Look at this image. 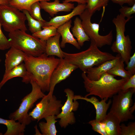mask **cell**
<instances>
[{
  "mask_svg": "<svg viewBox=\"0 0 135 135\" xmlns=\"http://www.w3.org/2000/svg\"><path fill=\"white\" fill-rule=\"evenodd\" d=\"M60 60L54 56L48 57L45 53L37 57L27 54L24 62L30 81H34L44 93L49 92L51 75Z\"/></svg>",
  "mask_w": 135,
  "mask_h": 135,
  "instance_id": "1",
  "label": "cell"
},
{
  "mask_svg": "<svg viewBox=\"0 0 135 135\" xmlns=\"http://www.w3.org/2000/svg\"><path fill=\"white\" fill-rule=\"evenodd\" d=\"M82 76L84 81V87L88 93L84 96L90 95L99 96L102 100L112 97L122 90V86L127 80L122 78L117 80L115 76L107 72L104 74L97 80H92L87 78L86 73L83 72Z\"/></svg>",
  "mask_w": 135,
  "mask_h": 135,
  "instance_id": "2",
  "label": "cell"
},
{
  "mask_svg": "<svg viewBox=\"0 0 135 135\" xmlns=\"http://www.w3.org/2000/svg\"><path fill=\"white\" fill-rule=\"evenodd\" d=\"M90 40L89 47L85 50L74 54L63 52L66 60L85 72L90 68L116 58V56L110 53L100 50L95 42Z\"/></svg>",
  "mask_w": 135,
  "mask_h": 135,
  "instance_id": "3",
  "label": "cell"
},
{
  "mask_svg": "<svg viewBox=\"0 0 135 135\" xmlns=\"http://www.w3.org/2000/svg\"><path fill=\"white\" fill-rule=\"evenodd\" d=\"M8 36L11 47L19 50L28 55L37 57L45 52L46 41L26 32L16 30L9 32Z\"/></svg>",
  "mask_w": 135,
  "mask_h": 135,
  "instance_id": "4",
  "label": "cell"
},
{
  "mask_svg": "<svg viewBox=\"0 0 135 135\" xmlns=\"http://www.w3.org/2000/svg\"><path fill=\"white\" fill-rule=\"evenodd\" d=\"M130 19L125 18L120 14L112 20L114 24L116 32V40L111 47L114 52L119 54L122 60L126 64L128 62L131 56L132 49V41L128 35L125 36V26Z\"/></svg>",
  "mask_w": 135,
  "mask_h": 135,
  "instance_id": "5",
  "label": "cell"
},
{
  "mask_svg": "<svg viewBox=\"0 0 135 135\" xmlns=\"http://www.w3.org/2000/svg\"><path fill=\"white\" fill-rule=\"evenodd\" d=\"M30 82L32 87L31 92L22 100L18 108L9 116L10 119L18 121L26 126L29 124L32 120L28 114L29 110L34 106L36 102L45 95L34 81L31 80Z\"/></svg>",
  "mask_w": 135,
  "mask_h": 135,
  "instance_id": "6",
  "label": "cell"
},
{
  "mask_svg": "<svg viewBox=\"0 0 135 135\" xmlns=\"http://www.w3.org/2000/svg\"><path fill=\"white\" fill-rule=\"evenodd\" d=\"M135 92L134 88L125 90H121L112 97L109 112L116 116L120 122L134 119L130 107L132 103V97Z\"/></svg>",
  "mask_w": 135,
  "mask_h": 135,
  "instance_id": "7",
  "label": "cell"
},
{
  "mask_svg": "<svg viewBox=\"0 0 135 135\" xmlns=\"http://www.w3.org/2000/svg\"><path fill=\"white\" fill-rule=\"evenodd\" d=\"M0 20L4 30L10 32L17 30L26 32L25 14L9 4L0 5Z\"/></svg>",
  "mask_w": 135,
  "mask_h": 135,
  "instance_id": "8",
  "label": "cell"
},
{
  "mask_svg": "<svg viewBox=\"0 0 135 135\" xmlns=\"http://www.w3.org/2000/svg\"><path fill=\"white\" fill-rule=\"evenodd\" d=\"M63 105L61 100H57L53 94L49 92L28 114L32 120L38 122L48 116L57 115Z\"/></svg>",
  "mask_w": 135,
  "mask_h": 135,
  "instance_id": "9",
  "label": "cell"
},
{
  "mask_svg": "<svg viewBox=\"0 0 135 135\" xmlns=\"http://www.w3.org/2000/svg\"><path fill=\"white\" fill-rule=\"evenodd\" d=\"M92 16L86 8L79 16L83 27L90 40L94 42L98 48L111 45L113 38L112 30H111L106 35H100L99 24L92 22L91 20Z\"/></svg>",
  "mask_w": 135,
  "mask_h": 135,
  "instance_id": "10",
  "label": "cell"
},
{
  "mask_svg": "<svg viewBox=\"0 0 135 135\" xmlns=\"http://www.w3.org/2000/svg\"><path fill=\"white\" fill-rule=\"evenodd\" d=\"M67 97L64 104L61 108L62 111L56 116V118L60 119L59 124L60 127L66 128L69 124H73L76 122V119L73 111L77 110L79 103L76 100H74V92L69 88L64 90Z\"/></svg>",
  "mask_w": 135,
  "mask_h": 135,
  "instance_id": "11",
  "label": "cell"
},
{
  "mask_svg": "<svg viewBox=\"0 0 135 135\" xmlns=\"http://www.w3.org/2000/svg\"><path fill=\"white\" fill-rule=\"evenodd\" d=\"M77 68V66L69 63L64 58H60L59 62L50 77L49 92L53 94L56 84L68 78Z\"/></svg>",
  "mask_w": 135,
  "mask_h": 135,
  "instance_id": "12",
  "label": "cell"
},
{
  "mask_svg": "<svg viewBox=\"0 0 135 135\" xmlns=\"http://www.w3.org/2000/svg\"><path fill=\"white\" fill-rule=\"evenodd\" d=\"M121 58L120 55L118 54L114 59L106 61L98 66L88 69L85 72L87 78L90 80H98L102 74L114 67Z\"/></svg>",
  "mask_w": 135,
  "mask_h": 135,
  "instance_id": "13",
  "label": "cell"
},
{
  "mask_svg": "<svg viewBox=\"0 0 135 135\" xmlns=\"http://www.w3.org/2000/svg\"><path fill=\"white\" fill-rule=\"evenodd\" d=\"M74 100H84L92 104L96 110V119L100 122L104 120L106 115L107 111L112 102L111 99L109 100L107 103L106 102L107 100L105 99H102L101 101H99L96 97L93 96L88 98L80 95H75Z\"/></svg>",
  "mask_w": 135,
  "mask_h": 135,
  "instance_id": "14",
  "label": "cell"
},
{
  "mask_svg": "<svg viewBox=\"0 0 135 135\" xmlns=\"http://www.w3.org/2000/svg\"><path fill=\"white\" fill-rule=\"evenodd\" d=\"M40 2L41 8L52 17L59 12H70L75 7L74 4L70 2L61 3L60 0H54L52 2L42 1Z\"/></svg>",
  "mask_w": 135,
  "mask_h": 135,
  "instance_id": "15",
  "label": "cell"
},
{
  "mask_svg": "<svg viewBox=\"0 0 135 135\" xmlns=\"http://www.w3.org/2000/svg\"><path fill=\"white\" fill-rule=\"evenodd\" d=\"M86 4H78L70 13L65 15L56 16L51 18L49 21L45 22L44 26H53L57 28L74 16L80 15L86 9Z\"/></svg>",
  "mask_w": 135,
  "mask_h": 135,
  "instance_id": "16",
  "label": "cell"
},
{
  "mask_svg": "<svg viewBox=\"0 0 135 135\" xmlns=\"http://www.w3.org/2000/svg\"><path fill=\"white\" fill-rule=\"evenodd\" d=\"M27 54L17 48L11 47L6 53L5 72H7L24 62Z\"/></svg>",
  "mask_w": 135,
  "mask_h": 135,
  "instance_id": "17",
  "label": "cell"
},
{
  "mask_svg": "<svg viewBox=\"0 0 135 135\" xmlns=\"http://www.w3.org/2000/svg\"><path fill=\"white\" fill-rule=\"evenodd\" d=\"M16 77H22V82L26 83L30 82L29 76L24 64L22 63L5 72L2 79L0 82V90L8 80Z\"/></svg>",
  "mask_w": 135,
  "mask_h": 135,
  "instance_id": "18",
  "label": "cell"
},
{
  "mask_svg": "<svg viewBox=\"0 0 135 135\" xmlns=\"http://www.w3.org/2000/svg\"><path fill=\"white\" fill-rule=\"evenodd\" d=\"M72 22V20L70 19L57 28V32L60 34L62 37L60 46L62 48H64L66 44L69 43L74 46L77 49L80 50L81 47L70 31Z\"/></svg>",
  "mask_w": 135,
  "mask_h": 135,
  "instance_id": "19",
  "label": "cell"
},
{
  "mask_svg": "<svg viewBox=\"0 0 135 135\" xmlns=\"http://www.w3.org/2000/svg\"><path fill=\"white\" fill-rule=\"evenodd\" d=\"M100 123L108 135H120V122L112 113L109 112Z\"/></svg>",
  "mask_w": 135,
  "mask_h": 135,
  "instance_id": "20",
  "label": "cell"
},
{
  "mask_svg": "<svg viewBox=\"0 0 135 135\" xmlns=\"http://www.w3.org/2000/svg\"><path fill=\"white\" fill-rule=\"evenodd\" d=\"M60 34L57 32L54 36L46 41L45 53L48 56H56L60 58H64V55L61 48L60 40Z\"/></svg>",
  "mask_w": 135,
  "mask_h": 135,
  "instance_id": "21",
  "label": "cell"
},
{
  "mask_svg": "<svg viewBox=\"0 0 135 135\" xmlns=\"http://www.w3.org/2000/svg\"><path fill=\"white\" fill-rule=\"evenodd\" d=\"M12 119L6 120L0 118V124L5 125L7 128L4 135H23L26 125Z\"/></svg>",
  "mask_w": 135,
  "mask_h": 135,
  "instance_id": "22",
  "label": "cell"
},
{
  "mask_svg": "<svg viewBox=\"0 0 135 135\" xmlns=\"http://www.w3.org/2000/svg\"><path fill=\"white\" fill-rule=\"evenodd\" d=\"M72 34L76 38V40L80 47L82 46L86 41L90 40L86 33L82 25L81 19L76 17L74 21V25L72 28Z\"/></svg>",
  "mask_w": 135,
  "mask_h": 135,
  "instance_id": "23",
  "label": "cell"
},
{
  "mask_svg": "<svg viewBox=\"0 0 135 135\" xmlns=\"http://www.w3.org/2000/svg\"><path fill=\"white\" fill-rule=\"evenodd\" d=\"M46 122H39V126L41 132L43 135H56L58 132L56 128L55 123L56 120V116L52 115L48 116L44 118Z\"/></svg>",
  "mask_w": 135,
  "mask_h": 135,
  "instance_id": "24",
  "label": "cell"
},
{
  "mask_svg": "<svg viewBox=\"0 0 135 135\" xmlns=\"http://www.w3.org/2000/svg\"><path fill=\"white\" fill-rule=\"evenodd\" d=\"M124 62L122 58L117 64L107 72L114 76L121 77L122 78L128 80L132 75L124 68Z\"/></svg>",
  "mask_w": 135,
  "mask_h": 135,
  "instance_id": "25",
  "label": "cell"
},
{
  "mask_svg": "<svg viewBox=\"0 0 135 135\" xmlns=\"http://www.w3.org/2000/svg\"><path fill=\"white\" fill-rule=\"evenodd\" d=\"M43 29L32 35L41 40L46 41L50 38L55 36L57 33V28L53 26H43Z\"/></svg>",
  "mask_w": 135,
  "mask_h": 135,
  "instance_id": "26",
  "label": "cell"
},
{
  "mask_svg": "<svg viewBox=\"0 0 135 135\" xmlns=\"http://www.w3.org/2000/svg\"><path fill=\"white\" fill-rule=\"evenodd\" d=\"M22 11L26 16L29 29L32 34L42 30V28L44 26L46 21L43 22L36 20L32 17L28 10H23Z\"/></svg>",
  "mask_w": 135,
  "mask_h": 135,
  "instance_id": "27",
  "label": "cell"
},
{
  "mask_svg": "<svg viewBox=\"0 0 135 135\" xmlns=\"http://www.w3.org/2000/svg\"><path fill=\"white\" fill-rule=\"evenodd\" d=\"M50 0H10L9 4L20 11L26 10L30 13V7L34 3L37 2H49Z\"/></svg>",
  "mask_w": 135,
  "mask_h": 135,
  "instance_id": "28",
  "label": "cell"
},
{
  "mask_svg": "<svg viewBox=\"0 0 135 135\" xmlns=\"http://www.w3.org/2000/svg\"><path fill=\"white\" fill-rule=\"evenodd\" d=\"M109 1L108 0H86V8L93 15L96 11L100 10L102 7L106 6Z\"/></svg>",
  "mask_w": 135,
  "mask_h": 135,
  "instance_id": "29",
  "label": "cell"
},
{
  "mask_svg": "<svg viewBox=\"0 0 135 135\" xmlns=\"http://www.w3.org/2000/svg\"><path fill=\"white\" fill-rule=\"evenodd\" d=\"M40 4L39 2H37L32 4L30 7V13L32 17L38 20L45 22L42 18L40 13Z\"/></svg>",
  "mask_w": 135,
  "mask_h": 135,
  "instance_id": "30",
  "label": "cell"
},
{
  "mask_svg": "<svg viewBox=\"0 0 135 135\" xmlns=\"http://www.w3.org/2000/svg\"><path fill=\"white\" fill-rule=\"evenodd\" d=\"M120 135H135V122H130L126 126L124 124L120 125Z\"/></svg>",
  "mask_w": 135,
  "mask_h": 135,
  "instance_id": "31",
  "label": "cell"
},
{
  "mask_svg": "<svg viewBox=\"0 0 135 135\" xmlns=\"http://www.w3.org/2000/svg\"><path fill=\"white\" fill-rule=\"evenodd\" d=\"M120 14L127 18L131 19L133 17L131 15L135 13V4L131 7L127 6H122L119 9Z\"/></svg>",
  "mask_w": 135,
  "mask_h": 135,
  "instance_id": "32",
  "label": "cell"
},
{
  "mask_svg": "<svg viewBox=\"0 0 135 135\" xmlns=\"http://www.w3.org/2000/svg\"><path fill=\"white\" fill-rule=\"evenodd\" d=\"M0 20V50H4L11 47L10 42L3 32Z\"/></svg>",
  "mask_w": 135,
  "mask_h": 135,
  "instance_id": "33",
  "label": "cell"
},
{
  "mask_svg": "<svg viewBox=\"0 0 135 135\" xmlns=\"http://www.w3.org/2000/svg\"><path fill=\"white\" fill-rule=\"evenodd\" d=\"M88 123L91 126L92 129L94 131L102 135H108L100 122L96 119L90 120Z\"/></svg>",
  "mask_w": 135,
  "mask_h": 135,
  "instance_id": "34",
  "label": "cell"
},
{
  "mask_svg": "<svg viewBox=\"0 0 135 135\" xmlns=\"http://www.w3.org/2000/svg\"><path fill=\"white\" fill-rule=\"evenodd\" d=\"M125 69L132 75L135 74V53L131 56Z\"/></svg>",
  "mask_w": 135,
  "mask_h": 135,
  "instance_id": "35",
  "label": "cell"
},
{
  "mask_svg": "<svg viewBox=\"0 0 135 135\" xmlns=\"http://www.w3.org/2000/svg\"><path fill=\"white\" fill-rule=\"evenodd\" d=\"M131 88H135V74L127 80L122 86V90H125Z\"/></svg>",
  "mask_w": 135,
  "mask_h": 135,
  "instance_id": "36",
  "label": "cell"
},
{
  "mask_svg": "<svg viewBox=\"0 0 135 135\" xmlns=\"http://www.w3.org/2000/svg\"><path fill=\"white\" fill-rule=\"evenodd\" d=\"M111 0L113 3L119 4L122 6L125 4H126L130 6H132L135 4V0Z\"/></svg>",
  "mask_w": 135,
  "mask_h": 135,
  "instance_id": "37",
  "label": "cell"
},
{
  "mask_svg": "<svg viewBox=\"0 0 135 135\" xmlns=\"http://www.w3.org/2000/svg\"><path fill=\"white\" fill-rule=\"evenodd\" d=\"M76 2L78 4H86V0H64L63 2L69 3L70 2Z\"/></svg>",
  "mask_w": 135,
  "mask_h": 135,
  "instance_id": "38",
  "label": "cell"
},
{
  "mask_svg": "<svg viewBox=\"0 0 135 135\" xmlns=\"http://www.w3.org/2000/svg\"><path fill=\"white\" fill-rule=\"evenodd\" d=\"M10 0H0V5L9 4Z\"/></svg>",
  "mask_w": 135,
  "mask_h": 135,
  "instance_id": "39",
  "label": "cell"
},
{
  "mask_svg": "<svg viewBox=\"0 0 135 135\" xmlns=\"http://www.w3.org/2000/svg\"><path fill=\"white\" fill-rule=\"evenodd\" d=\"M1 60L0 59V62H1Z\"/></svg>",
  "mask_w": 135,
  "mask_h": 135,
  "instance_id": "40",
  "label": "cell"
}]
</instances>
